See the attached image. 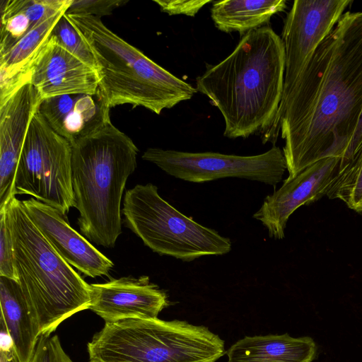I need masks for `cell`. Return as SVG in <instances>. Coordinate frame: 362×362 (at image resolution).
Masks as SVG:
<instances>
[{
    "mask_svg": "<svg viewBox=\"0 0 362 362\" xmlns=\"http://www.w3.org/2000/svg\"><path fill=\"white\" fill-rule=\"evenodd\" d=\"M362 111V11L344 13L281 102L264 141L284 139L291 179L319 160L341 158Z\"/></svg>",
    "mask_w": 362,
    "mask_h": 362,
    "instance_id": "obj_1",
    "label": "cell"
},
{
    "mask_svg": "<svg viewBox=\"0 0 362 362\" xmlns=\"http://www.w3.org/2000/svg\"><path fill=\"white\" fill-rule=\"evenodd\" d=\"M285 52L281 38L269 26L245 34L223 61L196 79V90L221 112L223 135L247 138L267 131L281 102Z\"/></svg>",
    "mask_w": 362,
    "mask_h": 362,
    "instance_id": "obj_2",
    "label": "cell"
},
{
    "mask_svg": "<svg viewBox=\"0 0 362 362\" xmlns=\"http://www.w3.org/2000/svg\"><path fill=\"white\" fill-rule=\"evenodd\" d=\"M71 145V186L80 230L112 248L122 233L121 201L139 149L110 114Z\"/></svg>",
    "mask_w": 362,
    "mask_h": 362,
    "instance_id": "obj_3",
    "label": "cell"
},
{
    "mask_svg": "<svg viewBox=\"0 0 362 362\" xmlns=\"http://www.w3.org/2000/svg\"><path fill=\"white\" fill-rule=\"evenodd\" d=\"M66 16L94 57L99 91L110 109L129 104L160 115L197 92L112 32L101 18L66 13Z\"/></svg>",
    "mask_w": 362,
    "mask_h": 362,
    "instance_id": "obj_4",
    "label": "cell"
},
{
    "mask_svg": "<svg viewBox=\"0 0 362 362\" xmlns=\"http://www.w3.org/2000/svg\"><path fill=\"white\" fill-rule=\"evenodd\" d=\"M4 209L18 283L37 317L41 335L51 336L66 319L89 309L90 284L56 252L21 200L13 197Z\"/></svg>",
    "mask_w": 362,
    "mask_h": 362,
    "instance_id": "obj_5",
    "label": "cell"
},
{
    "mask_svg": "<svg viewBox=\"0 0 362 362\" xmlns=\"http://www.w3.org/2000/svg\"><path fill=\"white\" fill-rule=\"evenodd\" d=\"M87 351L89 362H216L225 346L205 326L156 317L105 323Z\"/></svg>",
    "mask_w": 362,
    "mask_h": 362,
    "instance_id": "obj_6",
    "label": "cell"
},
{
    "mask_svg": "<svg viewBox=\"0 0 362 362\" xmlns=\"http://www.w3.org/2000/svg\"><path fill=\"white\" fill-rule=\"evenodd\" d=\"M122 213L125 226L160 255L192 262L203 256L223 255L232 248L228 238L182 214L151 183L128 189Z\"/></svg>",
    "mask_w": 362,
    "mask_h": 362,
    "instance_id": "obj_7",
    "label": "cell"
},
{
    "mask_svg": "<svg viewBox=\"0 0 362 362\" xmlns=\"http://www.w3.org/2000/svg\"><path fill=\"white\" fill-rule=\"evenodd\" d=\"M28 194L63 214L75 207L71 186V145L37 110L22 148L13 196Z\"/></svg>",
    "mask_w": 362,
    "mask_h": 362,
    "instance_id": "obj_8",
    "label": "cell"
},
{
    "mask_svg": "<svg viewBox=\"0 0 362 362\" xmlns=\"http://www.w3.org/2000/svg\"><path fill=\"white\" fill-rule=\"evenodd\" d=\"M142 158L175 178L195 183L238 177L275 186L287 170L283 151L275 146L255 156L149 148Z\"/></svg>",
    "mask_w": 362,
    "mask_h": 362,
    "instance_id": "obj_9",
    "label": "cell"
},
{
    "mask_svg": "<svg viewBox=\"0 0 362 362\" xmlns=\"http://www.w3.org/2000/svg\"><path fill=\"white\" fill-rule=\"evenodd\" d=\"M350 0H296L284 22V100L317 49L333 30Z\"/></svg>",
    "mask_w": 362,
    "mask_h": 362,
    "instance_id": "obj_10",
    "label": "cell"
},
{
    "mask_svg": "<svg viewBox=\"0 0 362 362\" xmlns=\"http://www.w3.org/2000/svg\"><path fill=\"white\" fill-rule=\"evenodd\" d=\"M340 158L327 157L309 165L267 195L253 218L267 229L271 238L281 240L291 215L300 206L327 195L337 174Z\"/></svg>",
    "mask_w": 362,
    "mask_h": 362,
    "instance_id": "obj_11",
    "label": "cell"
},
{
    "mask_svg": "<svg viewBox=\"0 0 362 362\" xmlns=\"http://www.w3.org/2000/svg\"><path fill=\"white\" fill-rule=\"evenodd\" d=\"M169 304L166 292L151 283L148 276H124L90 284L89 309L105 323L156 318Z\"/></svg>",
    "mask_w": 362,
    "mask_h": 362,
    "instance_id": "obj_12",
    "label": "cell"
},
{
    "mask_svg": "<svg viewBox=\"0 0 362 362\" xmlns=\"http://www.w3.org/2000/svg\"><path fill=\"white\" fill-rule=\"evenodd\" d=\"M21 202L30 219L68 264L89 277L109 275L114 263L71 227L66 214L34 198Z\"/></svg>",
    "mask_w": 362,
    "mask_h": 362,
    "instance_id": "obj_13",
    "label": "cell"
},
{
    "mask_svg": "<svg viewBox=\"0 0 362 362\" xmlns=\"http://www.w3.org/2000/svg\"><path fill=\"white\" fill-rule=\"evenodd\" d=\"M41 101L29 81L0 100V211L15 197L18 163L30 122Z\"/></svg>",
    "mask_w": 362,
    "mask_h": 362,
    "instance_id": "obj_14",
    "label": "cell"
},
{
    "mask_svg": "<svg viewBox=\"0 0 362 362\" xmlns=\"http://www.w3.org/2000/svg\"><path fill=\"white\" fill-rule=\"evenodd\" d=\"M42 100L56 96L95 95L99 90L96 69L65 49L51 36L29 75Z\"/></svg>",
    "mask_w": 362,
    "mask_h": 362,
    "instance_id": "obj_15",
    "label": "cell"
},
{
    "mask_svg": "<svg viewBox=\"0 0 362 362\" xmlns=\"http://www.w3.org/2000/svg\"><path fill=\"white\" fill-rule=\"evenodd\" d=\"M38 111L51 128L70 144L110 114L99 90L95 95H64L42 100Z\"/></svg>",
    "mask_w": 362,
    "mask_h": 362,
    "instance_id": "obj_16",
    "label": "cell"
},
{
    "mask_svg": "<svg viewBox=\"0 0 362 362\" xmlns=\"http://www.w3.org/2000/svg\"><path fill=\"white\" fill-rule=\"evenodd\" d=\"M0 322L11 336L19 362H30L41 336L37 317L18 281L0 276Z\"/></svg>",
    "mask_w": 362,
    "mask_h": 362,
    "instance_id": "obj_17",
    "label": "cell"
},
{
    "mask_svg": "<svg viewBox=\"0 0 362 362\" xmlns=\"http://www.w3.org/2000/svg\"><path fill=\"white\" fill-rule=\"evenodd\" d=\"M67 10L62 9L38 23L11 47L0 52V100L29 81L30 72L36 59Z\"/></svg>",
    "mask_w": 362,
    "mask_h": 362,
    "instance_id": "obj_18",
    "label": "cell"
},
{
    "mask_svg": "<svg viewBox=\"0 0 362 362\" xmlns=\"http://www.w3.org/2000/svg\"><path fill=\"white\" fill-rule=\"evenodd\" d=\"M227 362H312L317 345L310 337H292L288 334L246 336L226 352Z\"/></svg>",
    "mask_w": 362,
    "mask_h": 362,
    "instance_id": "obj_19",
    "label": "cell"
},
{
    "mask_svg": "<svg viewBox=\"0 0 362 362\" xmlns=\"http://www.w3.org/2000/svg\"><path fill=\"white\" fill-rule=\"evenodd\" d=\"M286 7L285 0L216 1L211 8V17L219 30L245 35L262 27Z\"/></svg>",
    "mask_w": 362,
    "mask_h": 362,
    "instance_id": "obj_20",
    "label": "cell"
},
{
    "mask_svg": "<svg viewBox=\"0 0 362 362\" xmlns=\"http://www.w3.org/2000/svg\"><path fill=\"white\" fill-rule=\"evenodd\" d=\"M327 196L339 199L349 209L362 213V144L350 160L338 169Z\"/></svg>",
    "mask_w": 362,
    "mask_h": 362,
    "instance_id": "obj_21",
    "label": "cell"
},
{
    "mask_svg": "<svg viewBox=\"0 0 362 362\" xmlns=\"http://www.w3.org/2000/svg\"><path fill=\"white\" fill-rule=\"evenodd\" d=\"M52 36L59 45L95 69L94 57L87 44L64 13L54 26Z\"/></svg>",
    "mask_w": 362,
    "mask_h": 362,
    "instance_id": "obj_22",
    "label": "cell"
},
{
    "mask_svg": "<svg viewBox=\"0 0 362 362\" xmlns=\"http://www.w3.org/2000/svg\"><path fill=\"white\" fill-rule=\"evenodd\" d=\"M0 276L18 281L14 266L13 240L4 209L0 211Z\"/></svg>",
    "mask_w": 362,
    "mask_h": 362,
    "instance_id": "obj_23",
    "label": "cell"
},
{
    "mask_svg": "<svg viewBox=\"0 0 362 362\" xmlns=\"http://www.w3.org/2000/svg\"><path fill=\"white\" fill-rule=\"evenodd\" d=\"M57 335H41L30 362H71Z\"/></svg>",
    "mask_w": 362,
    "mask_h": 362,
    "instance_id": "obj_24",
    "label": "cell"
},
{
    "mask_svg": "<svg viewBox=\"0 0 362 362\" xmlns=\"http://www.w3.org/2000/svg\"><path fill=\"white\" fill-rule=\"evenodd\" d=\"M125 0H72L66 13H79L101 18L127 3Z\"/></svg>",
    "mask_w": 362,
    "mask_h": 362,
    "instance_id": "obj_25",
    "label": "cell"
},
{
    "mask_svg": "<svg viewBox=\"0 0 362 362\" xmlns=\"http://www.w3.org/2000/svg\"><path fill=\"white\" fill-rule=\"evenodd\" d=\"M163 12L168 15H186L194 17L211 0H153Z\"/></svg>",
    "mask_w": 362,
    "mask_h": 362,
    "instance_id": "obj_26",
    "label": "cell"
},
{
    "mask_svg": "<svg viewBox=\"0 0 362 362\" xmlns=\"http://www.w3.org/2000/svg\"><path fill=\"white\" fill-rule=\"evenodd\" d=\"M362 144V111L361 113V116L357 124V127L356 128L355 132L352 136V139L350 141V144L343 156V157L340 160L339 168L343 167L351 158L353 154L355 153L356 149L361 145Z\"/></svg>",
    "mask_w": 362,
    "mask_h": 362,
    "instance_id": "obj_27",
    "label": "cell"
},
{
    "mask_svg": "<svg viewBox=\"0 0 362 362\" xmlns=\"http://www.w3.org/2000/svg\"><path fill=\"white\" fill-rule=\"evenodd\" d=\"M0 362H19L14 349L8 351L0 350Z\"/></svg>",
    "mask_w": 362,
    "mask_h": 362,
    "instance_id": "obj_28",
    "label": "cell"
}]
</instances>
